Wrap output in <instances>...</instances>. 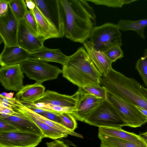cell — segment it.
<instances>
[{"instance_id": "ffe728a7", "label": "cell", "mask_w": 147, "mask_h": 147, "mask_svg": "<svg viewBox=\"0 0 147 147\" xmlns=\"http://www.w3.org/2000/svg\"><path fill=\"white\" fill-rule=\"evenodd\" d=\"M83 45L96 68L102 76L106 74L112 68V63L103 53L97 51L87 40Z\"/></svg>"}, {"instance_id": "9a60e30c", "label": "cell", "mask_w": 147, "mask_h": 147, "mask_svg": "<svg viewBox=\"0 0 147 147\" xmlns=\"http://www.w3.org/2000/svg\"><path fill=\"white\" fill-rule=\"evenodd\" d=\"M31 11L37 22V36L42 41L44 42L50 38L63 37L58 30L43 15L36 6L35 8Z\"/></svg>"}, {"instance_id": "60d3db41", "label": "cell", "mask_w": 147, "mask_h": 147, "mask_svg": "<svg viewBox=\"0 0 147 147\" xmlns=\"http://www.w3.org/2000/svg\"><path fill=\"white\" fill-rule=\"evenodd\" d=\"M14 93L11 92L8 93H7L5 97L8 99H11L13 98Z\"/></svg>"}, {"instance_id": "5b68a950", "label": "cell", "mask_w": 147, "mask_h": 147, "mask_svg": "<svg viewBox=\"0 0 147 147\" xmlns=\"http://www.w3.org/2000/svg\"><path fill=\"white\" fill-rule=\"evenodd\" d=\"M84 122L98 127L121 128L123 126H126L117 110L106 99L103 100Z\"/></svg>"}, {"instance_id": "4fadbf2b", "label": "cell", "mask_w": 147, "mask_h": 147, "mask_svg": "<svg viewBox=\"0 0 147 147\" xmlns=\"http://www.w3.org/2000/svg\"><path fill=\"white\" fill-rule=\"evenodd\" d=\"M78 96V91L73 95H69L47 90L34 103L42 102L54 105L69 107L73 108L74 111L77 103Z\"/></svg>"}, {"instance_id": "74e56055", "label": "cell", "mask_w": 147, "mask_h": 147, "mask_svg": "<svg viewBox=\"0 0 147 147\" xmlns=\"http://www.w3.org/2000/svg\"><path fill=\"white\" fill-rule=\"evenodd\" d=\"M15 112L12 109L0 106V116L11 115L13 114Z\"/></svg>"}, {"instance_id": "ee69618b", "label": "cell", "mask_w": 147, "mask_h": 147, "mask_svg": "<svg viewBox=\"0 0 147 147\" xmlns=\"http://www.w3.org/2000/svg\"><path fill=\"white\" fill-rule=\"evenodd\" d=\"M140 136H147V132L143 133H141L140 134Z\"/></svg>"}, {"instance_id": "52a82bcc", "label": "cell", "mask_w": 147, "mask_h": 147, "mask_svg": "<svg viewBox=\"0 0 147 147\" xmlns=\"http://www.w3.org/2000/svg\"><path fill=\"white\" fill-rule=\"evenodd\" d=\"M106 99L116 109L126 126L136 128L147 122V117L135 106L107 92Z\"/></svg>"}, {"instance_id": "3957f363", "label": "cell", "mask_w": 147, "mask_h": 147, "mask_svg": "<svg viewBox=\"0 0 147 147\" xmlns=\"http://www.w3.org/2000/svg\"><path fill=\"white\" fill-rule=\"evenodd\" d=\"M62 70L63 76L78 88L100 85L102 75L83 47L68 56Z\"/></svg>"}, {"instance_id": "603a6c76", "label": "cell", "mask_w": 147, "mask_h": 147, "mask_svg": "<svg viewBox=\"0 0 147 147\" xmlns=\"http://www.w3.org/2000/svg\"><path fill=\"white\" fill-rule=\"evenodd\" d=\"M15 101L14 106L20 107L28 112L49 126L66 133L68 135L76 136L81 138H83L81 135L68 129L62 124L51 120L40 114L35 112L25 106L20 101L17 99H16Z\"/></svg>"}, {"instance_id": "ac0fdd59", "label": "cell", "mask_w": 147, "mask_h": 147, "mask_svg": "<svg viewBox=\"0 0 147 147\" xmlns=\"http://www.w3.org/2000/svg\"><path fill=\"white\" fill-rule=\"evenodd\" d=\"M68 58L59 49H50L44 46L36 51L30 53L28 60L54 62L63 65Z\"/></svg>"}, {"instance_id": "ab89813d", "label": "cell", "mask_w": 147, "mask_h": 147, "mask_svg": "<svg viewBox=\"0 0 147 147\" xmlns=\"http://www.w3.org/2000/svg\"><path fill=\"white\" fill-rule=\"evenodd\" d=\"M136 108L141 112L144 115L147 117V110L143 108L136 106Z\"/></svg>"}, {"instance_id": "83f0119b", "label": "cell", "mask_w": 147, "mask_h": 147, "mask_svg": "<svg viewBox=\"0 0 147 147\" xmlns=\"http://www.w3.org/2000/svg\"><path fill=\"white\" fill-rule=\"evenodd\" d=\"M135 68L137 70L147 87V49H145L143 57L136 62Z\"/></svg>"}, {"instance_id": "484cf974", "label": "cell", "mask_w": 147, "mask_h": 147, "mask_svg": "<svg viewBox=\"0 0 147 147\" xmlns=\"http://www.w3.org/2000/svg\"><path fill=\"white\" fill-rule=\"evenodd\" d=\"M9 7L13 14L20 21L22 20L28 9L25 0H9Z\"/></svg>"}, {"instance_id": "7402d4cb", "label": "cell", "mask_w": 147, "mask_h": 147, "mask_svg": "<svg viewBox=\"0 0 147 147\" xmlns=\"http://www.w3.org/2000/svg\"><path fill=\"white\" fill-rule=\"evenodd\" d=\"M13 109L15 111L24 114L35 123L41 130L44 138H48L55 140L66 138L68 135L66 133L49 126L30 113L20 107L14 106Z\"/></svg>"}, {"instance_id": "4dcf8cb0", "label": "cell", "mask_w": 147, "mask_h": 147, "mask_svg": "<svg viewBox=\"0 0 147 147\" xmlns=\"http://www.w3.org/2000/svg\"><path fill=\"white\" fill-rule=\"evenodd\" d=\"M61 123L68 129L74 131L77 127V123L73 115L70 113H59Z\"/></svg>"}, {"instance_id": "d6a6232c", "label": "cell", "mask_w": 147, "mask_h": 147, "mask_svg": "<svg viewBox=\"0 0 147 147\" xmlns=\"http://www.w3.org/2000/svg\"><path fill=\"white\" fill-rule=\"evenodd\" d=\"M103 53L112 63L124 57L123 51L119 46L113 47Z\"/></svg>"}, {"instance_id": "7a4b0ae2", "label": "cell", "mask_w": 147, "mask_h": 147, "mask_svg": "<svg viewBox=\"0 0 147 147\" xmlns=\"http://www.w3.org/2000/svg\"><path fill=\"white\" fill-rule=\"evenodd\" d=\"M100 82L107 92L147 110V88L134 78L128 77L112 68L101 76Z\"/></svg>"}, {"instance_id": "d590c367", "label": "cell", "mask_w": 147, "mask_h": 147, "mask_svg": "<svg viewBox=\"0 0 147 147\" xmlns=\"http://www.w3.org/2000/svg\"><path fill=\"white\" fill-rule=\"evenodd\" d=\"M46 144L48 147H70L63 141L57 139L47 142Z\"/></svg>"}, {"instance_id": "30bf717a", "label": "cell", "mask_w": 147, "mask_h": 147, "mask_svg": "<svg viewBox=\"0 0 147 147\" xmlns=\"http://www.w3.org/2000/svg\"><path fill=\"white\" fill-rule=\"evenodd\" d=\"M19 21L11 10L9 6L4 15L0 16V38L4 45H18V34Z\"/></svg>"}, {"instance_id": "5bb4252c", "label": "cell", "mask_w": 147, "mask_h": 147, "mask_svg": "<svg viewBox=\"0 0 147 147\" xmlns=\"http://www.w3.org/2000/svg\"><path fill=\"white\" fill-rule=\"evenodd\" d=\"M30 53L18 45H4L0 55V65L5 66L20 64L28 60Z\"/></svg>"}, {"instance_id": "1f68e13d", "label": "cell", "mask_w": 147, "mask_h": 147, "mask_svg": "<svg viewBox=\"0 0 147 147\" xmlns=\"http://www.w3.org/2000/svg\"><path fill=\"white\" fill-rule=\"evenodd\" d=\"M23 20L30 31L38 36L37 22L35 17L31 10H28Z\"/></svg>"}, {"instance_id": "7c38bea8", "label": "cell", "mask_w": 147, "mask_h": 147, "mask_svg": "<svg viewBox=\"0 0 147 147\" xmlns=\"http://www.w3.org/2000/svg\"><path fill=\"white\" fill-rule=\"evenodd\" d=\"M17 41L18 45L30 53L44 47V42L30 31L23 20L19 21Z\"/></svg>"}, {"instance_id": "8992f818", "label": "cell", "mask_w": 147, "mask_h": 147, "mask_svg": "<svg viewBox=\"0 0 147 147\" xmlns=\"http://www.w3.org/2000/svg\"><path fill=\"white\" fill-rule=\"evenodd\" d=\"M20 65L23 73L28 78L41 84L46 81L57 79L62 72V69L57 66L45 62L27 60Z\"/></svg>"}, {"instance_id": "b9f144b4", "label": "cell", "mask_w": 147, "mask_h": 147, "mask_svg": "<svg viewBox=\"0 0 147 147\" xmlns=\"http://www.w3.org/2000/svg\"><path fill=\"white\" fill-rule=\"evenodd\" d=\"M142 137L146 142H147V136H142Z\"/></svg>"}, {"instance_id": "8d00e7d4", "label": "cell", "mask_w": 147, "mask_h": 147, "mask_svg": "<svg viewBox=\"0 0 147 147\" xmlns=\"http://www.w3.org/2000/svg\"><path fill=\"white\" fill-rule=\"evenodd\" d=\"M9 0H0V16L5 15L7 12L9 8Z\"/></svg>"}, {"instance_id": "7bdbcfd3", "label": "cell", "mask_w": 147, "mask_h": 147, "mask_svg": "<svg viewBox=\"0 0 147 147\" xmlns=\"http://www.w3.org/2000/svg\"><path fill=\"white\" fill-rule=\"evenodd\" d=\"M7 94V93L5 92H2L1 94V95L3 96H5L6 95V94Z\"/></svg>"}, {"instance_id": "4316f807", "label": "cell", "mask_w": 147, "mask_h": 147, "mask_svg": "<svg viewBox=\"0 0 147 147\" xmlns=\"http://www.w3.org/2000/svg\"><path fill=\"white\" fill-rule=\"evenodd\" d=\"M78 90L81 92L92 95L103 99L107 98V91L103 86L100 85H90L78 88Z\"/></svg>"}, {"instance_id": "e575fe53", "label": "cell", "mask_w": 147, "mask_h": 147, "mask_svg": "<svg viewBox=\"0 0 147 147\" xmlns=\"http://www.w3.org/2000/svg\"><path fill=\"white\" fill-rule=\"evenodd\" d=\"M59 113L50 111H47L42 113L40 115L51 120L62 124Z\"/></svg>"}, {"instance_id": "d6986e66", "label": "cell", "mask_w": 147, "mask_h": 147, "mask_svg": "<svg viewBox=\"0 0 147 147\" xmlns=\"http://www.w3.org/2000/svg\"><path fill=\"white\" fill-rule=\"evenodd\" d=\"M98 133L127 141L140 147H147V142L140 135L127 131L121 128L100 127Z\"/></svg>"}, {"instance_id": "44dd1931", "label": "cell", "mask_w": 147, "mask_h": 147, "mask_svg": "<svg viewBox=\"0 0 147 147\" xmlns=\"http://www.w3.org/2000/svg\"><path fill=\"white\" fill-rule=\"evenodd\" d=\"M45 87L36 82L23 86L15 95L16 98L22 102L34 103L45 92Z\"/></svg>"}, {"instance_id": "2e32d148", "label": "cell", "mask_w": 147, "mask_h": 147, "mask_svg": "<svg viewBox=\"0 0 147 147\" xmlns=\"http://www.w3.org/2000/svg\"><path fill=\"white\" fill-rule=\"evenodd\" d=\"M0 119L12 125L20 131L43 135L36 124L21 113L16 111L11 115L0 116Z\"/></svg>"}, {"instance_id": "f546056e", "label": "cell", "mask_w": 147, "mask_h": 147, "mask_svg": "<svg viewBox=\"0 0 147 147\" xmlns=\"http://www.w3.org/2000/svg\"><path fill=\"white\" fill-rule=\"evenodd\" d=\"M34 104L37 107L56 113H68L72 114L74 110V109L70 107L54 105L44 103H37Z\"/></svg>"}, {"instance_id": "ba28073f", "label": "cell", "mask_w": 147, "mask_h": 147, "mask_svg": "<svg viewBox=\"0 0 147 147\" xmlns=\"http://www.w3.org/2000/svg\"><path fill=\"white\" fill-rule=\"evenodd\" d=\"M43 138L42 135L20 131L0 133V147H35Z\"/></svg>"}, {"instance_id": "f1b7e54d", "label": "cell", "mask_w": 147, "mask_h": 147, "mask_svg": "<svg viewBox=\"0 0 147 147\" xmlns=\"http://www.w3.org/2000/svg\"><path fill=\"white\" fill-rule=\"evenodd\" d=\"M94 4L103 5L109 7L121 8L124 5L129 4L135 0H87Z\"/></svg>"}, {"instance_id": "836d02e7", "label": "cell", "mask_w": 147, "mask_h": 147, "mask_svg": "<svg viewBox=\"0 0 147 147\" xmlns=\"http://www.w3.org/2000/svg\"><path fill=\"white\" fill-rule=\"evenodd\" d=\"M19 131L12 125L0 119V133H6Z\"/></svg>"}, {"instance_id": "d4e9b609", "label": "cell", "mask_w": 147, "mask_h": 147, "mask_svg": "<svg viewBox=\"0 0 147 147\" xmlns=\"http://www.w3.org/2000/svg\"><path fill=\"white\" fill-rule=\"evenodd\" d=\"M100 147H140L132 143L98 133Z\"/></svg>"}, {"instance_id": "277c9868", "label": "cell", "mask_w": 147, "mask_h": 147, "mask_svg": "<svg viewBox=\"0 0 147 147\" xmlns=\"http://www.w3.org/2000/svg\"><path fill=\"white\" fill-rule=\"evenodd\" d=\"M121 36L117 24L107 23L93 28L89 41L95 50L104 52L113 47L121 46Z\"/></svg>"}, {"instance_id": "6da1fadb", "label": "cell", "mask_w": 147, "mask_h": 147, "mask_svg": "<svg viewBox=\"0 0 147 147\" xmlns=\"http://www.w3.org/2000/svg\"><path fill=\"white\" fill-rule=\"evenodd\" d=\"M87 0H57L62 34L71 41L83 44L96 24L93 7Z\"/></svg>"}, {"instance_id": "9c48e42d", "label": "cell", "mask_w": 147, "mask_h": 147, "mask_svg": "<svg viewBox=\"0 0 147 147\" xmlns=\"http://www.w3.org/2000/svg\"><path fill=\"white\" fill-rule=\"evenodd\" d=\"M20 64L1 66L0 82L5 89L18 92L23 86L24 76Z\"/></svg>"}, {"instance_id": "e0dca14e", "label": "cell", "mask_w": 147, "mask_h": 147, "mask_svg": "<svg viewBox=\"0 0 147 147\" xmlns=\"http://www.w3.org/2000/svg\"><path fill=\"white\" fill-rule=\"evenodd\" d=\"M41 13L52 24L63 37L57 0H33Z\"/></svg>"}, {"instance_id": "8fae6325", "label": "cell", "mask_w": 147, "mask_h": 147, "mask_svg": "<svg viewBox=\"0 0 147 147\" xmlns=\"http://www.w3.org/2000/svg\"><path fill=\"white\" fill-rule=\"evenodd\" d=\"M77 91L79 93L78 99L76 108L72 114L76 120L84 122L104 99L84 93L78 90Z\"/></svg>"}, {"instance_id": "f35d334b", "label": "cell", "mask_w": 147, "mask_h": 147, "mask_svg": "<svg viewBox=\"0 0 147 147\" xmlns=\"http://www.w3.org/2000/svg\"><path fill=\"white\" fill-rule=\"evenodd\" d=\"M25 1L26 6L29 10H33L36 7V5L33 0H26Z\"/></svg>"}, {"instance_id": "cb8c5ba5", "label": "cell", "mask_w": 147, "mask_h": 147, "mask_svg": "<svg viewBox=\"0 0 147 147\" xmlns=\"http://www.w3.org/2000/svg\"><path fill=\"white\" fill-rule=\"evenodd\" d=\"M120 30L123 31L132 30L144 39V30L147 26V18L137 20L121 19L117 24Z\"/></svg>"}]
</instances>
